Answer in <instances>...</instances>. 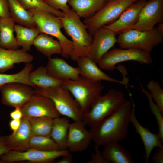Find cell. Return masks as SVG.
Segmentation results:
<instances>
[{
  "label": "cell",
  "instance_id": "1",
  "mask_svg": "<svg viewBox=\"0 0 163 163\" xmlns=\"http://www.w3.org/2000/svg\"><path fill=\"white\" fill-rule=\"evenodd\" d=\"M132 102L126 100L112 114L91 128L92 140L99 146L119 142L127 136Z\"/></svg>",
  "mask_w": 163,
  "mask_h": 163
},
{
  "label": "cell",
  "instance_id": "2",
  "mask_svg": "<svg viewBox=\"0 0 163 163\" xmlns=\"http://www.w3.org/2000/svg\"><path fill=\"white\" fill-rule=\"evenodd\" d=\"M60 17L66 34L72 39L73 50L70 57L76 61L79 58L88 56L93 41V37L88 32L80 18L72 9L64 12Z\"/></svg>",
  "mask_w": 163,
  "mask_h": 163
},
{
  "label": "cell",
  "instance_id": "3",
  "mask_svg": "<svg viewBox=\"0 0 163 163\" xmlns=\"http://www.w3.org/2000/svg\"><path fill=\"white\" fill-rule=\"evenodd\" d=\"M28 10L32 14L40 33L45 34L56 38L62 47L61 55L66 58L70 57L73 50V43L61 31L63 27L60 18L39 9Z\"/></svg>",
  "mask_w": 163,
  "mask_h": 163
},
{
  "label": "cell",
  "instance_id": "4",
  "mask_svg": "<svg viewBox=\"0 0 163 163\" xmlns=\"http://www.w3.org/2000/svg\"><path fill=\"white\" fill-rule=\"evenodd\" d=\"M34 92L50 98L61 115L73 121H83L85 113L70 92L62 85L45 88H35Z\"/></svg>",
  "mask_w": 163,
  "mask_h": 163
},
{
  "label": "cell",
  "instance_id": "5",
  "mask_svg": "<svg viewBox=\"0 0 163 163\" xmlns=\"http://www.w3.org/2000/svg\"><path fill=\"white\" fill-rule=\"evenodd\" d=\"M62 81V85L70 92L84 113L89 111L92 104L101 95L104 88L101 81L81 76L76 80Z\"/></svg>",
  "mask_w": 163,
  "mask_h": 163
},
{
  "label": "cell",
  "instance_id": "6",
  "mask_svg": "<svg viewBox=\"0 0 163 163\" xmlns=\"http://www.w3.org/2000/svg\"><path fill=\"white\" fill-rule=\"evenodd\" d=\"M126 100L122 91L111 88L94 102L89 111L85 113L83 121L91 128L112 114Z\"/></svg>",
  "mask_w": 163,
  "mask_h": 163
},
{
  "label": "cell",
  "instance_id": "7",
  "mask_svg": "<svg viewBox=\"0 0 163 163\" xmlns=\"http://www.w3.org/2000/svg\"><path fill=\"white\" fill-rule=\"evenodd\" d=\"M117 39L120 48L138 49L150 53L162 42L163 34L156 27L148 30L132 29L119 33Z\"/></svg>",
  "mask_w": 163,
  "mask_h": 163
},
{
  "label": "cell",
  "instance_id": "8",
  "mask_svg": "<svg viewBox=\"0 0 163 163\" xmlns=\"http://www.w3.org/2000/svg\"><path fill=\"white\" fill-rule=\"evenodd\" d=\"M138 0H115L106 2L93 16L83 22L90 34L93 35L100 27L116 21L130 5Z\"/></svg>",
  "mask_w": 163,
  "mask_h": 163
},
{
  "label": "cell",
  "instance_id": "9",
  "mask_svg": "<svg viewBox=\"0 0 163 163\" xmlns=\"http://www.w3.org/2000/svg\"><path fill=\"white\" fill-rule=\"evenodd\" d=\"M133 61L140 64L150 65L152 62L150 53L134 48H114L106 53L97 63L101 69L112 71L117 64Z\"/></svg>",
  "mask_w": 163,
  "mask_h": 163
},
{
  "label": "cell",
  "instance_id": "10",
  "mask_svg": "<svg viewBox=\"0 0 163 163\" xmlns=\"http://www.w3.org/2000/svg\"><path fill=\"white\" fill-rule=\"evenodd\" d=\"M70 153L67 149L42 151L30 148L23 151L11 150L0 156V163H11L27 161L39 163H50Z\"/></svg>",
  "mask_w": 163,
  "mask_h": 163
},
{
  "label": "cell",
  "instance_id": "11",
  "mask_svg": "<svg viewBox=\"0 0 163 163\" xmlns=\"http://www.w3.org/2000/svg\"><path fill=\"white\" fill-rule=\"evenodd\" d=\"M1 101L5 106L21 108L34 94V88L25 84L13 82L0 87Z\"/></svg>",
  "mask_w": 163,
  "mask_h": 163
},
{
  "label": "cell",
  "instance_id": "12",
  "mask_svg": "<svg viewBox=\"0 0 163 163\" xmlns=\"http://www.w3.org/2000/svg\"><path fill=\"white\" fill-rule=\"evenodd\" d=\"M21 109L23 116L27 118L46 117L53 119L61 115L50 98L35 94Z\"/></svg>",
  "mask_w": 163,
  "mask_h": 163
},
{
  "label": "cell",
  "instance_id": "13",
  "mask_svg": "<svg viewBox=\"0 0 163 163\" xmlns=\"http://www.w3.org/2000/svg\"><path fill=\"white\" fill-rule=\"evenodd\" d=\"M163 21V0H149L142 8L138 21L132 29L149 30Z\"/></svg>",
  "mask_w": 163,
  "mask_h": 163
},
{
  "label": "cell",
  "instance_id": "14",
  "mask_svg": "<svg viewBox=\"0 0 163 163\" xmlns=\"http://www.w3.org/2000/svg\"><path fill=\"white\" fill-rule=\"evenodd\" d=\"M116 33L104 26L97 30L92 36L93 41L88 56L96 63L117 42Z\"/></svg>",
  "mask_w": 163,
  "mask_h": 163
},
{
  "label": "cell",
  "instance_id": "15",
  "mask_svg": "<svg viewBox=\"0 0 163 163\" xmlns=\"http://www.w3.org/2000/svg\"><path fill=\"white\" fill-rule=\"evenodd\" d=\"M82 120L73 121L70 123L66 141V148L72 152H82L85 150L92 140L90 131L85 127Z\"/></svg>",
  "mask_w": 163,
  "mask_h": 163
},
{
  "label": "cell",
  "instance_id": "16",
  "mask_svg": "<svg viewBox=\"0 0 163 163\" xmlns=\"http://www.w3.org/2000/svg\"><path fill=\"white\" fill-rule=\"evenodd\" d=\"M146 2V0H137L125 9L116 21L103 26L116 34L132 29L137 22L140 12Z\"/></svg>",
  "mask_w": 163,
  "mask_h": 163
},
{
  "label": "cell",
  "instance_id": "17",
  "mask_svg": "<svg viewBox=\"0 0 163 163\" xmlns=\"http://www.w3.org/2000/svg\"><path fill=\"white\" fill-rule=\"evenodd\" d=\"M132 106L130 114V122L132 123L137 133L139 135L145 147V162L148 163L151 153L155 147L162 145L163 141L158 134L151 132L147 128L143 126L137 120L135 113V105L132 99Z\"/></svg>",
  "mask_w": 163,
  "mask_h": 163
},
{
  "label": "cell",
  "instance_id": "18",
  "mask_svg": "<svg viewBox=\"0 0 163 163\" xmlns=\"http://www.w3.org/2000/svg\"><path fill=\"white\" fill-rule=\"evenodd\" d=\"M46 67L48 73L57 79L76 80L81 77L78 67L70 66L61 58H49Z\"/></svg>",
  "mask_w": 163,
  "mask_h": 163
},
{
  "label": "cell",
  "instance_id": "19",
  "mask_svg": "<svg viewBox=\"0 0 163 163\" xmlns=\"http://www.w3.org/2000/svg\"><path fill=\"white\" fill-rule=\"evenodd\" d=\"M32 136L28 119L23 116L21 125L15 133L2 137L11 150L23 151L29 148V142Z\"/></svg>",
  "mask_w": 163,
  "mask_h": 163
},
{
  "label": "cell",
  "instance_id": "20",
  "mask_svg": "<svg viewBox=\"0 0 163 163\" xmlns=\"http://www.w3.org/2000/svg\"><path fill=\"white\" fill-rule=\"evenodd\" d=\"M76 61L80 70V76L82 77L94 81L103 80L126 85L123 81L116 79L104 72L88 56L80 58Z\"/></svg>",
  "mask_w": 163,
  "mask_h": 163
},
{
  "label": "cell",
  "instance_id": "21",
  "mask_svg": "<svg viewBox=\"0 0 163 163\" xmlns=\"http://www.w3.org/2000/svg\"><path fill=\"white\" fill-rule=\"evenodd\" d=\"M33 59L32 55L22 49L12 50L0 47V73L12 69L15 64L31 63Z\"/></svg>",
  "mask_w": 163,
  "mask_h": 163
},
{
  "label": "cell",
  "instance_id": "22",
  "mask_svg": "<svg viewBox=\"0 0 163 163\" xmlns=\"http://www.w3.org/2000/svg\"><path fill=\"white\" fill-rule=\"evenodd\" d=\"M105 0H68L67 4L80 17L86 19L102 8Z\"/></svg>",
  "mask_w": 163,
  "mask_h": 163
},
{
  "label": "cell",
  "instance_id": "23",
  "mask_svg": "<svg viewBox=\"0 0 163 163\" xmlns=\"http://www.w3.org/2000/svg\"><path fill=\"white\" fill-rule=\"evenodd\" d=\"M15 21L11 17L1 18L0 20V47L5 49L16 50L20 46L14 35Z\"/></svg>",
  "mask_w": 163,
  "mask_h": 163
},
{
  "label": "cell",
  "instance_id": "24",
  "mask_svg": "<svg viewBox=\"0 0 163 163\" xmlns=\"http://www.w3.org/2000/svg\"><path fill=\"white\" fill-rule=\"evenodd\" d=\"M104 146L102 152L110 163H133L130 153L118 142L109 143Z\"/></svg>",
  "mask_w": 163,
  "mask_h": 163
},
{
  "label": "cell",
  "instance_id": "25",
  "mask_svg": "<svg viewBox=\"0 0 163 163\" xmlns=\"http://www.w3.org/2000/svg\"><path fill=\"white\" fill-rule=\"evenodd\" d=\"M11 17L15 22L24 26L33 28L36 25L32 14L18 0H7Z\"/></svg>",
  "mask_w": 163,
  "mask_h": 163
},
{
  "label": "cell",
  "instance_id": "26",
  "mask_svg": "<svg viewBox=\"0 0 163 163\" xmlns=\"http://www.w3.org/2000/svg\"><path fill=\"white\" fill-rule=\"evenodd\" d=\"M33 45L36 49L48 58L55 54L61 55L62 49L58 40L45 34L40 33L34 40Z\"/></svg>",
  "mask_w": 163,
  "mask_h": 163
},
{
  "label": "cell",
  "instance_id": "27",
  "mask_svg": "<svg viewBox=\"0 0 163 163\" xmlns=\"http://www.w3.org/2000/svg\"><path fill=\"white\" fill-rule=\"evenodd\" d=\"M28 80L34 88H45L55 87L62 85V81L56 79L48 73L46 67L41 66L31 71Z\"/></svg>",
  "mask_w": 163,
  "mask_h": 163
},
{
  "label": "cell",
  "instance_id": "28",
  "mask_svg": "<svg viewBox=\"0 0 163 163\" xmlns=\"http://www.w3.org/2000/svg\"><path fill=\"white\" fill-rule=\"evenodd\" d=\"M60 117L53 119L50 137L60 150L67 149L66 141L70 123L68 118Z\"/></svg>",
  "mask_w": 163,
  "mask_h": 163
},
{
  "label": "cell",
  "instance_id": "29",
  "mask_svg": "<svg viewBox=\"0 0 163 163\" xmlns=\"http://www.w3.org/2000/svg\"><path fill=\"white\" fill-rule=\"evenodd\" d=\"M17 43L22 49L27 52L30 51L34 41L40 33L36 27L29 28L20 25H15Z\"/></svg>",
  "mask_w": 163,
  "mask_h": 163
},
{
  "label": "cell",
  "instance_id": "30",
  "mask_svg": "<svg viewBox=\"0 0 163 163\" xmlns=\"http://www.w3.org/2000/svg\"><path fill=\"white\" fill-rule=\"evenodd\" d=\"M33 69V64L29 63H26L24 68L17 73L12 74L0 73V87L8 83L18 82L27 84L34 88L28 78L29 73Z\"/></svg>",
  "mask_w": 163,
  "mask_h": 163
},
{
  "label": "cell",
  "instance_id": "31",
  "mask_svg": "<svg viewBox=\"0 0 163 163\" xmlns=\"http://www.w3.org/2000/svg\"><path fill=\"white\" fill-rule=\"evenodd\" d=\"M32 136H50L53 119L46 117L27 118Z\"/></svg>",
  "mask_w": 163,
  "mask_h": 163
},
{
  "label": "cell",
  "instance_id": "32",
  "mask_svg": "<svg viewBox=\"0 0 163 163\" xmlns=\"http://www.w3.org/2000/svg\"><path fill=\"white\" fill-rule=\"evenodd\" d=\"M29 148L42 151L60 150L58 145L50 136H32L29 142Z\"/></svg>",
  "mask_w": 163,
  "mask_h": 163
},
{
  "label": "cell",
  "instance_id": "33",
  "mask_svg": "<svg viewBox=\"0 0 163 163\" xmlns=\"http://www.w3.org/2000/svg\"><path fill=\"white\" fill-rule=\"evenodd\" d=\"M18 0L27 10L39 9L48 12L59 17H62L63 16V12L51 7L43 0Z\"/></svg>",
  "mask_w": 163,
  "mask_h": 163
},
{
  "label": "cell",
  "instance_id": "34",
  "mask_svg": "<svg viewBox=\"0 0 163 163\" xmlns=\"http://www.w3.org/2000/svg\"><path fill=\"white\" fill-rule=\"evenodd\" d=\"M142 91L145 94L149 102L150 109L156 119L158 128V133L160 138L163 141V116L157 105L153 100L150 93L145 89L142 85L140 84Z\"/></svg>",
  "mask_w": 163,
  "mask_h": 163
},
{
  "label": "cell",
  "instance_id": "35",
  "mask_svg": "<svg viewBox=\"0 0 163 163\" xmlns=\"http://www.w3.org/2000/svg\"><path fill=\"white\" fill-rule=\"evenodd\" d=\"M147 88L159 110L163 114V90L159 83L150 80L147 85Z\"/></svg>",
  "mask_w": 163,
  "mask_h": 163
},
{
  "label": "cell",
  "instance_id": "36",
  "mask_svg": "<svg viewBox=\"0 0 163 163\" xmlns=\"http://www.w3.org/2000/svg\"><path fill=\"white\" fill-rule=\"evenodd\" d=\"M51 7L62 11L66 12L70 10L67 5L68 0H43Z\"/></svg>",
  "mask_w": 163,
  "mask_h": 163
},
{
  "label": "cell",
  "instance_id": "37",
  "mask_svg": "<svg viewBox=\"0 0 163 163\" xmlns=\"http://www.w3.org/2000/svg\"><path fill=\"white\" fill-rule=\"evenodd\" d=\"M99 145H97L95 146L94 152L92 153L91 159L88 163H110L103 156L99 148Z\"/></svg>",
  "mask_w": 163,
  "mask_h": 163
},
{
  "label": "cell",
  "instance_id": "38",
  "mask_svg": "<svg viewBox=\"0 0 163 163\" xmlns=\"http://www.w3.org/2000/svg\"><path fill=\"white\" fill-rule=\"evenodd\" d=\"M0 17H11L7 0H0Z\"/></svg>",
  "mask_w": 163,
  "mask_h": 163
},
{
  "label": "cell",
  "instance_id": "39",
  "mask_svg": "<svg viewBox=\"0 0 163 163\" xmlns=\"http://www.w3.org/2000/svg\"><path fill=\"white\" fill-rule=\"evenodd\" d=\"M153 162L155 163H163V145L158 147L152 157Z\"/></svg>",
  "mask_w": 163,
  "mask_h": 163
},
{
  "label": "cell",
  "instance_id": "40",
  "mask_svg": "<svg viewBox=\"0 0 163 163\" xmlns=\"http://www.w3.org/2000/svg\"><path fill=\"white\" fill-rule=\"evenodd\" d=\"M21 123V119H12L9 123V127L12 131V134L15 133L19 128Z\"/></svg>",
  "mask_w": 163,
  "mask_h": 163
},
{
  "label": "cell",
  "instance_id": "41",
  "mask_svg": "<svg viewBox=\"0 0 163 163\" xmlns=\"http://www.w3.org/2000/svg\"><path fill=\"white\" fill-rule=\"evenodd\" d=\"M14 108V109L10 113L11 118V119H21L23 115L21 108L18 107Z\"/></svg>",
  "mask_w": 163,
  "mask_h": 163
},
{
  "label": "cell",
  "instance_id": "42",
  "mask_svg": "<svg viewBox=\"0 0 163 163\" xmlns=\"http://www.w3.org/2000/svg\"><path fill=\"white\" fill-rule=\"evenodd\" d=\"M11 150L10 148L5 142L2 136H0V156L10 151Z\"/></svg>",
  "mask_w": 163,
  "mask_h": 163
},
{
  "label": "cell",
  "instance_id": "43",
  "mask_svg": "<svg viewBox=\"0 0 163 163\" xmlns=\"http://www.w3.org/2000/svg\"><path fill=\"white\" fill-rule=\"evenodd\" d=\"M62 158L60 160L57 161V163H72L73 160L72 155L69 153L67 155H65L62 156Z\"/></svg>",
  "mask_w": 163,
  "mask_h": 163
},
{
  "label": "cell",
  "instance_id": "44",
  "mask_svg": "<svg viewBox=\"0 0 163 163\" xmlns=\"http://www.w3.org/2000/svg\"><path fill=\"white\" fill-rule=\"evenodd\" d=\"M158 30L162 34H163V23H160L157 27Z\"/></svg>",
  "mask_w": 163,
  "mask_h": 163
},
{
  "label": "cell",
  "instance_id": "45",
  "mask_svg": "<svg viewBox=\"0 0 163 163\" xmlns=\"http://www.w3.org/2000/svg\"><path fill=\"white\" fill-rule=\"evenodd\" d=\"M114 0H105L106 2L112 1Z\"/></svg>",
  "mask_w": 163,
  "mask_h": 163
},
{
  "label": "cell",
  "instance_id": "46",
  "mask_svg": "<svg viewBox=\"0 0 163 163\" xmlns=\"http://www.w3.org/2000/svg\"><path fill=\"white\" fill-rule=\"evenodd\" d=\"M0 18H1L0 17Z\"/></svg>",
  "mask_w": 163,
  "mask_h": 163
}]
</instances>
